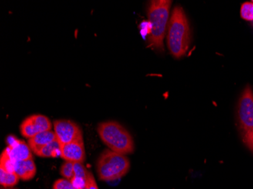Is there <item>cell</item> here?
Listing matches in <instances>:
<instances>
[{"instance_id":"cell-18","label":"cell","mask_w":253,"mask_h":189,"mask_svg":"<svg viewBox=\"0 0 253 189\" xmlns=\"http://www.w3.org/2000/svg\"><path fill=\"white\" fill-rule=\"evenodd\" d=\"M84 189H99L94 176L91 172H89V174H88L87 182H86V186Z\"/></svg>"},{"instance_id":"cell-14","label":"cell","mask_w":253,"mask_h":189,"mask_svg":"<svg viewBox=\"0 0 253 189\" xmlns=\"http://www.w3.org/2000/svg\"><path fill=\"white\" fill-rule=\"evenodd\" d=\"M0 183L4 187H12L19 181V176L15 172H9L0 168Z\"/></svg>"},{"instance_id":"cell-16","label":"cell","mask_w":253,"mask_h":189,"mask_svg":"<svg viewBox=\"0 0 253 189\" xmlns=\"http://www.w3.org/2000/svg\"><path fill=\"white\" fill-rule=\"evenodd\" d=\"M240 16L246 21H253V2H246L240 8Z\"/></svg>"},{"instance_id":"cell-17","label":"cell","mask_w":253,"mask_h":189,"mask_svg":"<svg viewBox=\"0 0 253 189\" xmlns=\"http://www.w3.org/2000/svg\"><path fill=\"white\" fill-rule=\"evenodd\" d=\"M52 189H78L75 188L72 182L65 179H59L54 183Z\"/></svg>"},{"instance_id":"cell-5","label":"cell","mask_w":253,"mask_h":189,"mask_svg":"<svg viewBox=\"0 0 253 189\" xmlns=\"http://www.w3.org/2000/svg\"><path fill=\"white\" fill-rule=\"evenodd\" d=\"M130 160L126 155L106 149L96 162V172L99 180L111 182L119 180L128 173Z\"/></svg>"},{"instance_id":"cell-15","label":"cell","mask_w":253,"mask_h":189,"mask_svg":"<svg viewBox=\"0 0 253 189\" xmlns=\"http://www.w3.org/2000/svg\"><path fill=\"white\" fill-rule=\"evenodd\" d=\"M59 173H60L61 176L64 177V179L71 181L75 176L73 162L65 161V163H62L60 170H59Z\"/></svg>"},{"instance_id":"cell-10","label":"cell","mask_w":253,"mask_h":189,"mask_svg":"<svg viewBox=\"0 0 253 189\" xmlns=\"http://www.w3.org/2000/svg\"><path fill=\"white\" fill-rule=\"evenodd\" d=\"M14 170L21 180L28 181L32 180L37 173L36 164L33 159L14 161Z\"/></svg>"},{"instance_id":"cell-6","label":"cell","mask_w":253,"mask_h":189,"mask_svg":"<svg viewBox=\"0 0 253 189\" xmlns=\"http://www.w3.org/2000/svg\"><path fill=\"white\" fill-rule=\"evenodd\" d=\"M53 128L57 140L62 145L84 139L82 129L72 120H55L53 122Z\"/></svg>"},{"instance_id":"cell-11","label":"cell","mask_w":253,"mask_h":189,"mask_svg":"<svg viewBox=\"0 0 253 189\" xmlns=\"http://www.w3.org/2000/svg\"><path fill=\"white\" fill-rule=\"evenodd\" d=\"M56 139L55 132L52 130L42 132L28 139V146L31 148V151L35 153L44 146H47Z\"/></svg>"},{"instance_id":"cell-20","label":"cell","mask_w":253,"mask_h":189,"mask_svg":"<svg viewBox=\"0 0 253 189\" xmlns=\"http://www.w3.org/2000/svg\"></svg>"},{"instance_id":"cell-4","label":"cell","mask_w":253,"mask_h":189,"mask_svg":"<svg viewBox=\"0 0 253 189\" xmlns=\"http://www.w3.org/2000/svg\"><path fill=\"white\" fill-rule=\"evenodd\" d=\"M237 121L243 143L253 153V90L250 85L244 88L239 98Z\"/></svg>"},{"instance_id":"cell-19","label":"cell","mask_w":253,"mask_h":189,"mask_svg":"<svg viewBox=\"0 0 253 189\" xmlns=\"http://www.w3.org/2000/svg\"></svg>"},{"instance_id":"cell-2","label":"cell","mask_w":253,"mask_h":189,"mask_svg":"<svg viewBox=\"0 0 253 189\" xmlns=\"http://www.w3.org/2000/svg\"><path fill=\"white\" fill-rule=\"evenodd\" d=\"M170 0H153L147 7V16L150 24L148 47L163 52V40L169 25V13L171 6Z\"/></svg>"},{"instance_id":"cell-1","label":"cell","mask_w":253,"mask_h":189,"mask_svg":"<svg viewBox=\"0 0 253 189\" xmlns=\"http://www.w3.org/2000/svg\"><path fill=\"white\" fill-rule=\"evenodd\" d=\"M168 27L167 45L169 52L175 58H182L188 51L192 41L190 22L182 7H174Z\"/></svg>"},{"instance_id":"cell-12","label":"cell","mask_w":253,"mask_h":189,"mask_svg":"<svg viewBox=\"0 0 253 189\" xmlns=\"http://www.w3.org/2000/svg\"><path fill=\"white\" fill-rule=\"evenodd\" d=\"M75 176L71 180L73 186L78 189H84L87 182L89 172L83 163H74Z\"/></svg>"},{"instance_id":"cell-7","label":"cell","mask_w":253,"mask_h":189,"mask_svg":"<svg viewBox=\"0 0 253 189\" xmlns=\"http://www.w3.org/2000/svg\"><path fill=\"white\" fill-rule=\"evenodd\" d=\"M52 129V123L47 116L42 114H34L23 120L20 126L21 135L28 139L42 132Z\"/></svg>"},{"instance_id":"cell-9","label":"cell","mask_w":253,"mask_h":189,"mask_svg":"<svg viewBox=\"0 0 253 189\" xmlns=\"http://www.w3.org/2000/svg\"><path fill=\"white\" fill-rule=\"evenodd\" d=\"M8 147L5 149L8 156L13 161L33 159L31 149L28 144L23 141L18 140L13 136H9Z\"/></svg>"},{"instance_id":"cell-3","label":"cell","mask_w":253,"mask_h":189,"mask_svg":"<svg viewBox=\"0 0 253 189\" xmlns=\"http://www.w3.org/2000/svg\"><path fill=\"white\" fill-rule=\"evenodd\" d=\"M97 133L102 143L112 151L124 155L134 151L133 137L127 129L118 122L109 120L99 123Z\"/></svg>"},{"instance_id":"cell-13","label":"cell","mask_w":253,"mask_h":189,"mask_svg":"<svg viewBox=\"0 0 253 189\" xmlns=\"http://www.w3.org/2000/svg\"><path fill=\"white\" fill-rule=\"evenodd\" d=\"M62 153V144L59 141L55 140L47 146L35 153L36 155L41 157H60Z\"/></svg>"},{"instance_id":"cell-8","label":"cell","mask_w":253,"mask_h":189,"mask_svg":"<svg viewBox=\"0 0 253 189\" xmlns=\"http://www.w3.org/2000/svg\"><path fill=\"white\" fill-rule=\"evenodd\" d=\"M60 157L65 161L84 163L86 158L84 139L75 141L68 144L62 145Z\"/></svg>"}]
</instances>
